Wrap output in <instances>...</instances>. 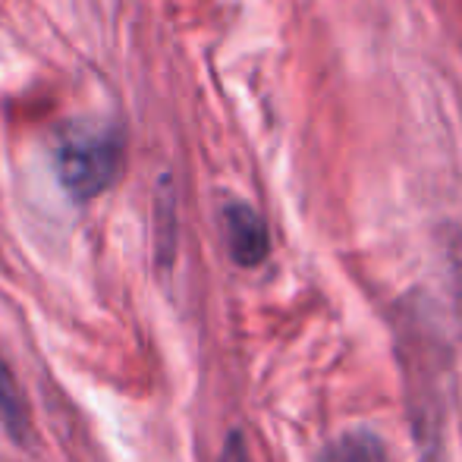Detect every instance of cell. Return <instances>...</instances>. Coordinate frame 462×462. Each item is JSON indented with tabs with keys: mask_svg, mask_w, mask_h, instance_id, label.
I'll use <instances>...</instances> for the list:
<instances>
[{
	"mask_svg": "<svg viewBox=\"0 0 462 462\" xmlns=\"http://www.w3.org/2000/svg\"><path fill=\"white\" fill-rule=\"evenodd\" d=\"M447 258H450V277H453V292H457V309L462 321V236L453 233V239L447 243Z\"/></svg>",
	"mask_w": 462,
	"mask_h": 462,
	"instance_id": "obj_5",
	"label": "cell"
},
{
	"mask_svg": "<svg viewBox=\"0 0 462 462\" xmlns=\"http://www.w3.org/2000/svg\"><path fill=\"white\" fill-rule=\"evenodd\" d=\"M0 428L16 447L32 444V406L4 353H0Z\"/></svg>",
	"mask_w": 462,
	"mask_h": 462,
	"instance_id": "obj_3",
	"label": "cell"
},
{
	"mask_svg": "<svg viewBox=\"0 0 462 462\" xmlns=\"http://www.w3.org/2000/svg\"><path fill=\"white\" fill-rule=\"evenodd\" d=\"M60 186L76 201H92L120 180L126 164V142L116 129H86L57 145L54 154Z\"/></svg>",
	"mask_w": 462,
	"mask_h": 462,
	"instance_id": "obj_1",
	"label": "cell"
},
{
	"mask_svg": "<svg viewBox=\"0 0 462 462\" xmlns=\"http://www.w3.org/2000/svg\"><path fill=\"white\" fill-rule=\"evenodd\" d=\"M217 462H249V447H245L243 431H230L220 447V457Z\"/></svg>",
	"mask_w": 462,
	"mask_h": 462,
	"instance_id": "obj_6",
	"label": "cell"
},
{
	"mask_svg": "<svg viewBox=\"0 0 462 462\" xmlns=\"http://www.w3.org/2000/svg\"><path fill=\"white\" fill-rule=\"evenodd\" d=\"M318 462H387V450L377 434L346 431L324 447Z\"/></svg>",
	"mask_w": 462,
	"mask_h": 462,
	"instance_id": "obj_4",
	"label": "cell"
},
{
	"mask_svg": "<svg viewBox=\"0 0 462 462\" xmlns=\"http://www.w3.org/2000/svg\"><path fill=\"white\" fill-rule=\"evenodd\" d=\"M224 233L230 258L239 268H258L271 255V233L264 217L245 201H230L224 208Z\"/></svg>",
	"mask_w": 462,
	"mask_h": 462,
	"instance_id": "obj_2",
	"label": "cell"
}]
</instances>
